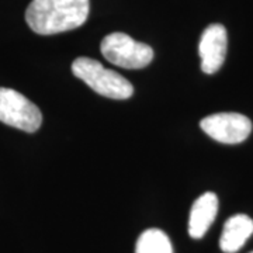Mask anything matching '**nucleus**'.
Wrapping results in <instances>:
<instances>
[{
  "instance_id": "nucleus-1",
  "label": "nucleus",
  "mask_w": 253,
  "mask_h": 253,
  "mask_svg": "<svg viewBox=\"0 0 253 253\" xmlns=\"http://www.w3.org/2000/svg\"><path fill=\"white\" fill-rule=\"evenodd\" d=\"M89 0H33L26 21L40 36H52L83 26L89 16Z\"/></svg>"
},
{
  "instance_id": "nucleus-2",
  "label": "nucleus",
  "mask_w": 253,
  "mask_h": 253,
  "mask_svg": "<svg viewBox=\"0 0 253 253\" xmlns=\"http://www.w3.org/2000/svg\"><path fill=\"white\" fill-rule=\"evenodd\" d=\"M72 72L83 81L91 90L104 97L124 100L132 96L134 87L124 76L104 68L99 61L81 56L72 63Z\"/></svg>"
},
{
  "instance_id": "nucleus-3",
  "label": "nucleus",
  "mask_w": 253,
  "mask_h": 253,
  "mask_svg": "<svg viewBox=\"0 0 253 253\" xmlns=\"http://www.w3.org/2000/svg\"><path fill=\"white\" fill-rule=\"evenodd\" d=\"M100 51L113 65L124 69H142L154 59V49L124 33H113L103 38Z\"/></svg>"
},
{
  "instance_id": "nucleus-4",
  "label": "nucleus",
  "mask_w": 253,
  "mask_h": 253,
  "mask_svg": "<svg viewBox=\"0 0 253 253\" xmlns=\"http://www.w3.org/2000/svg\"><path fill=\"white\" fill-rule=\"evenodd\" d=\"M0 121L26 132H36L41 126L42 114L21 93L9 87H0Z\"/></svg>"
},
{
  "instance_id": "nucleus-5",
  "label": "nucleus",
  "mask_w": 253,
  "mask_h": 253,
  "mask_svg": "<svg viewBox=\"0 0 253 253\" xmlns=\"http://www.w3.org/2000/svg\"><path fill=\"white\" fill-rule=\"evenodd\" d=\"M201 129L221 144L244 142L252 131V121L239 113H217L203 118Z\"/></svg>"
},
{
  "instance_id": "nucleus-6",
  "label": "nucleus",
  "mask_w": 253,
  "mask_h": 253,
  "mask_svg": "<svg viewBox=\"0 0 253 253\" xmlns=\"http://www.w3.org/2000/svg\"><path fill=\"white\" fill-rule=\"evenodd\" d=\"M226 46H228V36L222 24H211L204 30L199 44L203 72L212 75L221 69L225 61Z\"/></svg>"
},
{
  "instance_id": "nucleus-7",
  "label": "nucleus",
  "mask_w": 253,
  "mask_h": 253,
  "mask_svg": "<svg viewBox=\"0 0 253 253\" xmlns=\"http://www.w3.org/2000/svg\"><path fill=\"white\" fill-rule=\"evenodd\" d=\"M218 212V197L208 191L194 201L189 218V234L193 239L206 235Z\"/></svg>"
},
{
  "instance_id": "nucleus-8",
  "label": "nucleus",
  "mask_w": 253,
  "mask_h": 253,
  "mask_svg": "<svg viewBox=\"0 0 253 253\" xmlns=\"http://www.w3.org/2000/svg\"><path fill=\"white\" fill-rule=\"evenodd\" d=\"M252 234V218L245 214H236L225 222L219 239V248L225 253L238 252Z\"/></svg>"
},
{
  "instance_id": "nucleus-9",
  "label": "nucleus",
  "mask_w": 253,
  "mask_h": 253,
  "mask_svg": "<svg viewBox=\"0 0 253 253\" xmlns=\"http://www.w3.org/2000/svg\"><path fill=\"white\" fill-rule=\"evenodd\" d=\"M135 253H173L172 244L161 229H146L136 242Z\"/></svg>"
},
{
  "instance_id": "nucleus-10",
  "label": "nucleus",
  "mask_w": 253,
  "mask_h": 253,
  "mask_svg": "<svg viewBox=\"0 0 253 253\" xmlns=\"http://www.w3.org/2000/svg\"><path fill=\"white\" fill-rule=\"evenodd\" d=\"M252 253H253V252H252Z\"/></svg>"
}]
</instances>
